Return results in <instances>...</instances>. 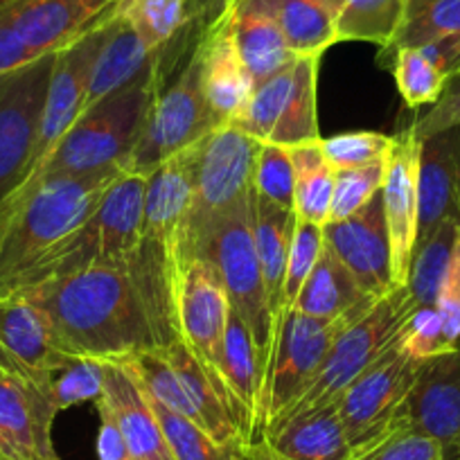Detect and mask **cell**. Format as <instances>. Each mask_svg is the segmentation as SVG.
I'll use <instances>...</instances> for the list:
<instances>
[{"instance_id": "cell-1", "label": "cell", "mask_w": 460, "mask_h": 460, "mask_svg": "<svg viewBox=\"0 0 460 460\" xmlns=\"http://www.w3.org/2000/svg\"><path fill=\"white\" fill-rule=\"evenodd\" d=\"M179 262L143 240L113 262L19 291L50 316L66 355L125 361L181 339Z\"/></svg>"}, {"instance_id": "cell-2", "label": "cell", "mask_w": 460, "mask_h": 460, "mask_svg": "<svg viewBox=\"0 0 460 460\" xmlns=\"http://www.w3.org/2000/svg\"><path fill=\"white\" fill-rule=\"evenodd\" d=\"M122 165L84 176H34L0 201V298L25 289L41 260L93 212Z\"/></svg>"}, {"instance_id": "cell-3", "label": "cell", "mask_w": 460, "mask_h": 460, "mask_svg": "<svg viewBox=\"0 0 460 460\" xmlns=\"http://www.w3.org/2000/svg\"><path fill=\"white\" fill-rule=\"evenodd\" d=\"M194 258L206 260L219 271L230 307L240 314L253 334L264 366L273 321L255 249L251 197L185 233L179 246V269Z\"/></svg>"}, {"instance_id": "cell-4", "label": "cell", "mask_w": 460, "mask_h": 460, "mask_svg": "<svg viewBox=\"0 0 460 460\" xmlns=\"http://www.w3.org/2000/svg\"><path fill=\"white\" fill-rule=\"evenodd\" d=\"M156 91V64L149 73L82 111L55 152L34 176H84L122 165L136 145Z\"/></svg>"}, {"instance_id": "cell-5", "label": "cell", "mask_w": 460, "mask_h": 460, "mask_svg": "<svg viewBox=\"0 0 460 460\" xmlns=\"http://www.w3.org/2000/svg\"><path fill=\"white\" fill-rule=\"evenodd\" d=\"M201 37L183 55L179 73L170 75L156 64V91L152 104L140 127L138 140L122 163L129 174H149L163 161L188 149L219 127L203 97Z\"/></svg>"}, {"instance_id": "cell-6", "label": "cell", "mask_w": 460, "mask_h": 460, "mask_svg": "<svg viewBox=\"0 0 460 460\" xmlns=\"http://www.w3.org/2000/svg\"><path fill=\"white\" fill-rule=\"evenodd\" d=\"M415 307L418 305H415L409 287H395L386 296H382L366 316H361L348 330L341 332V336L327 352L323 366L318 368L316 377L296 397L294 404L287 406L269 424V429L285 422V420L296 418V415L339 404L345 388L402 339L406 321L415 312Z\"/></svg>"}, {"instance_id": "cell-7", "label": "cell", "mask_w": 460, "mask_h": 460, "mask_svg": "<svg viewBox=\"0 0 460 460\" xmlns=\"http://www.w3.org/2000/svg\"><path fill=\"white\" fill-rule=\"evenodd\" d=\"M143 203L145 176L125 172L91 215L41 260L25 289L125 258L143 240Z\"/></svg>"}, {"instance_id": "cell-8", "label": "cell", "mask_w": 460, "mask_h": 460, "mask_svg": "<svg viewBox=\"0 0 460 460\" xmlns=\"http://www.w3.org/2000/svg\"><path fill=\"white\" fill-rule=\"evenodd\" d=\"M359 318L361 316H348L339 321H321L294 307H285L273 318L271 343H269L262 379H260V440L269 424L287 406L294 404L296 397L316 377L318 368L341 332L348 330Z\"/></svg>"}, {"instance_id": "cell-9", "label": "cell", "mask_w": 460, "mask_h": 460, "mask_svg": "<svg viewBox=\"0 0 460 460\" xmlns=\"http://www.w3.org/2000/svg\"><path fill=\"white\" fill-rule=\"evenodd\" d=\"M115 364L127 366L149 397L188 418L221 447L242 442L224 397L183 339Z\"/></svg>"}, {"instance_id": "cell-10", "label": "cell", "mask_w": 460, "mask_h": 460, "mask_svg": "<svg viewBox=\"0 0 460 460\" xmlns=\"http://www.w3.org/2000/svg\"><path fill=\"white\" fill-rule=\"evenodd\" d=\"M321 57H296L287 68L255 86L246 109L230 125L262 145L300 147L321 143L316 84Z\"/></svg>"}, {"instance_id": "cell-11", "label": "cell", "mask_w": 460, "mask_h": 460, "mask_svg": "<svg viewBox=\"0 0 460 460\" xmlns=\"http://www.w3.org/2000/svg\"><path fill=\"white\" fill-rule=\"evenodd\" d=\"M190 149L194 194L183 235L194 226L235 208L251 197L262 143L240 127L226 122L197 140Z\"/></svg>"}, {"instance_id": "cell-12", "label": "cell", "mask_w": 460, "mask_h": 460, "mask_svg": "<svg viewBox=\"0 0 460 460\" xmlns=\"http://www.w3.org/2000/svg\"><path fill=\"white\" fill-rule=\"evenodd\" d=\"M55 57L0 75V201L30 174Z\"/></svg>"}, {"instance_id": "cell-13", "label": "cell", "mask_w": 460, "mask_h": 460, "mask_svg": "<svg viewBox=\"0 0 460 460\" xmlns=\"http://www.w3.org/2000/svg\"><path fill=\"white\" fill-rule=\"evenodd\" d=\"M230 300L219 271L201 258L181 264L179 273V330L181 339L194 352L224 397L233 422L237 413L224 379V336L228 325ZM240 431V427H237ZM244 442V440H242Z\"/></svg>"}, {"instance_id": "cell-14", "label": "cell", "mask_w": 460, "mask_h": 460, "mask_svg": "<svg viewBox=\"0 0 460 460\" xmlns=\"http://www.w3.org/2000/svg\"><path fill=\"white\" fill-rule=\"evenodd\" d=\"M420 366L402 348V339L370 364L339 400V415L352 451L370 445L393 427Z\"/></svg>"}, {"instance_id": "cell-15", "label": "cell", "mask_w": 460, "mask_h": 460, "mask_svg": "<svg viewBox=\"0 0 460 460\" xmlns=\"http://www.w3.org/2000/svg\"><path fill=\"white\" fill-rule=\"evenodd\" d=\"M50 384L0 355V460H59L52 445Z\"/></svg>"}, {"instance_id": "cell-16", "label": "cell", "mask_w": 460, "mask_h": 460, "mask_svg": "<svg viewBox=\"0 0 460 460\" xmlns=\"http://www.w3.org/2000/svg\"><path fill=\"white\" fill-rule=\"evenodd\" d=\"M109 19L102 21L100 25H95L91 32L70 43L68 48L57 52L55 68H52L50 84H48L46 104H43L41 125H39L37 145H34L32 167H30L28 176L41 170L43 163L50 158L59 140L66 136V131L73 127V122L82 113L84 93H86L88 77H91L93 61H95L97 52L104 43Z\"/></svg>"}, {"instance_id": "cell-17", "label": "cell", "mask_w": 460, "mask_h": 460, "mask_svg": "<svg viewBox=\"0 0 460 460\" xmlns=\"http://www.w3.org/2000/svg\"><path fill=\"white\" fill-rule=\"evenodd\" d=\"M323 237L366 294L382 298L395 289L382 190L352 217L323 226Z\"/></svg>"}, {"instance_id": "cell-18", "label": "cell", "mask_w": 460, "mask_h": 460, "mask_svg": "<svg viewBox=\"0 0 460 460\" xmlns=\"http://www.w3.org/2000/svg\"><path fill=\"white\" fill-rule=\"evenodd\" d=\"M418 163L420 140L406 127L395 136L382 185L384 217L391 244V276L395 287H406L418 244Z\"/></svg>"}, {"instance_id": "cell-19", "label": "cell", "mask_w": 460, "mask_h": 460, "mask_svg": "<svg viewBox=\"0 0 460 460\" xmlns=\"http://www.w3.org/2000/svg\"><path fill=\"white\" fill-rule=\"evenodd\" d=\"M397 418L445 449L447 460L460 449V348L424 361Z\"/></svg>"}, {"instance_id": "cell-20", "label": "cell", "mask_w": 460, "mask_h": 460, "mask_svg": "<svg viewBox=\"0 0 460 460\" xmlns=\"http://www.w3.org/2000/svg\"><path fill=\"white\" fill-rule=\"evenodd\" d=\"M25 46L37 57L55 55L113 14V0H0Z\"/></svg>"}, {"instance_id": "cell-21", "label": "cell", "mask_w": 460, "mask_h": 460, "mask_svg": "<svg viewBox=\"0 0 460 460\" xmlns=\"http://www.w3.org/2000/svg\"><path fill=\"white\" fill-rule=\"evenodd\" d=\"M0 355L48 384L75 361L59 345L50 316L23 294L0 298Z\"/></svg>"}, {"instance_id": "cell-22", "label": "cell", "mask_w": 460, "mask_h": 460, "mask_svg": "<svg viewBox=\"0 0 460 460\" xmlns=\"http://www.w3.org/2000/svg\"><path fill=\"white\" fill-rule=\"evenodd\" d=\"M201 86L217 125L233 122L249 104L255 91L249 70L242 64L226 7L208 23L201 37Z\"/></svg>"}, {"instance_id": "cell-23", "label": "cell", "mask_w": 460, "mask_h": 460, "mask_svg": "<svg viewBox=\"0 0 460 460\" xmlns=\"http://www.w3.org/2000/svg\"><path fill=\"white\" fill-rule=\"evenodd\" d=\"M192 147V145H190ZM174 154L172 158L145 174L143 237L165 246L179 262V244L185 221L192 208V149Z\"/></svg>"}, {"instance_id": "cell-24", "label": "cell", "mask_w": 460, "mask_h": 460, "mask_svg": "<svg viewBox=\"0 0 460 460\" xmlns=\"http://www.w3.org/2000/svg\"><path fill=\"white\" fill-rule=\"evenodd\" d=\"M449 217L460 219V127L420 140L418 242Z\"/></svg>"}, {"instance_id": "cell-25", "label": "cell", "mask_w": 460, "mask_h": 460, "mask_svg": "<svg viewBox=\"0 0 460 460\" xmlns=\"http://www.w3.org/2000/svg\"><path fill=\"white\" fill-rule=\"evenodd\" d=\"M120 427L131 458L136 460H174L167 447L156 413L131 370L115 361H104V382L95 400Z\"/></svg>"}, {"instance_id": "cell-26", "label": "cell", "mask_w": 460, "mask_h": 460, "mask_svg": "<svg viewBox=\"0 0 460 460\" xmlns=\"http://www.w3.org/2000/svg\"><path fill=\"white\" fill-rule=\"evenodd\" d=\"M156 59L158 52L147 48V43L125 21L118 19V16H111L104 43H102L100 52L93 61L82 111L100 104L102 100L122 91L138 77H143L145 73L154 68Z\"/></svg>"}, {"instance_id": "cell-27", "label": "cell", "mask_w": 460, "mask_h": 460, "mask_svg": "<svg viewBox=\"0 0 460 460\" xmlns=\"http://www.w3.org/2000/svg\"><path fill=\"white\" fill-rule=\"evenodd\" d=\"M377 300L357 285L352 273L325 246L291 307L321 321H339L348 316H364Z\"/></svg>"}, {"instance_id": "cell-28", "label": "cell", "mask_w": 460, "mask_h": 460, "mask_svg": "<svg viewBox=\"0 0 460 460\" xmlns=\"http://www.w3.org/2000/svg\"><path fill=\"white\" fill-rule=\"evenodd\" d=\"M224 5L226 0H113V16L125 21L147 48L161 52Z\"/></svg>"}, {"instance_id": "cell-29", "label": "cell", "mask_w": 460, "mask_h": 460, "mask_svg": "<svg viewBox=\"0 0 460 460\" xmlns=\"http://www.w3.org/2000/svg\"><path fill=\"white\" fill-rule=\"evenodd\" d=\"M262 440L294 460H348L352 456L339 404L285 420L269 429Z\"/></svg>"}, {"instance_id": "cell-30", "label": "cell", "mask_w": 460, "mask_h": 460, "mask_svg": "<svg viewBox=\"0 0 460 460\" xmlns=\"http://www.w3.org/2000/svg\"><path fill=\"white\" fill-rule=\"evenodd\" d=\"M226 16L242 64L246 66L255 86L280 73L298 57L291 52L278 25L264 12L237 0L226 5Z\"/></svg>"}, {"instance_id": "cell-31", "label": "cell", "mask_w": 460, "mask_h": 460, "mask_svg": "<svg viewBox=\"0 0 460 460\" xmlns=\"http://www.w3.org/2000/svg\"><path fill=\"white\" fill-rule=\"evenodd\" d=\"M251 212H253L255 249H258L264 291H267V303L273 321L285 307L282 305V287H285L287 258H289L291 237H294L296 212L267 201L255 190L251 194Z\"/></svg>"}, {"instance_id": "cell-32", "label": "cell", "mask_w": 460, "mask_h": 460, "mask_svg": "<svg viewBox=\"0 0 460 460\" xmlns=\"http://www.w3.org/2000/svg\"><path fill=\"white\" fill-rule=\"evenodd\" d=\"M242 3L264 12L278 25L294 55L323 57L327 48L339 43L330 0H242Z\"/></svg>"}, {"instance_id": "cell-33", "label": "cell", "mask_w": 460, "mask_h": 460, "mask_svg": "<svg viewBox=\"0 0 460 460\" xmlns=\"http://www.w3.org/2000/svg\"><path fill=\"white\" fill-rule=\"evenodd\" d=\"M336 39L388 48L400 30L404 0H330Z\"/></svg>"}, {"instance_id": "cell-34", "label": "cell", "mask_w": 460, "mask_h": 460, "mask_svg": "<svg viewBox=\"0 0 460 460\" xmlns=\"http://www.w3.org/2000/svg\"><path fill=\"white\" fill-rule=\"evenodd\" d=\"M294 163L296 188L294 212L298 219L309 224L325 226L330 221L332 197H334L336 172L323 156L321 143L300 145L289 149Z\"/></svg>"}, {"instance_id": "cell-35", "label": "cell", "mask_w": 460, "mask_h": 460, "mask_svg": "<svg viewBox=\"0 0 460 460\" xmlns=\"http://www.w3.org/2000/svg\"><path fill=\"white\" fill-rule=\"evenodd\" d=\"M460 240V219L440 221L427 240L418 242L411 260V271L406 287L418 307H436L445 273L449 269L451 255Z\"/></svg>"}, {"instance_id": "cell-36", "label": "cell", "mask_w": 460, "mask_h": 460, "mask_svg": "<svg viewBox=\"0 0 460 460\" xmlns=\"http://www.w3.org/2000/svg\"><path fill=\"white\" fill-rule=\"evenodd\" d=\"M445 37H460V0H404L400 30L379 61L397 48H422Z\"/></svg>"}, {"instance_id": "cell-37", "label": "cell", "mask_w": 460, "mask_h": 460, "mask_svg": "<svg viewBox=\"0 0 460 460\" xmlns=\"http://www.w3.org/2000/svg\"><path fill=\"white\" fill-rule=\"evenodd\" d=\"M379 64L393 70L397 91H400L402 100L406 102L409 109L436 104L445 91L447 82H449V75L436 68L420 48H397L393 55H388Z\"/></svg>"}, {"instance_id": "cell-38", "label": "cell", "mask_w": 460, "mask_h": 460, "mask_svg": "<svg viewBox=\"0 0 460 460\" xmlns=\"http://www.w3.org/2000/svg\"><path fill=\"white\" fill-rule=\"evenodd\" d=\"M143 388V386H140ZM147 395V393H145ZM149 404H152L154 413H156L158 424L163 429V436H165L167 447L172 451V458L174 460H230V447H221L219 442L212 440L203 429H199L197 424L190 422L183 415L174 413L167 406H163L161 402H156L154 397H149Z\"/></svg>"}, {"instance_id": "cell-39", "label": "cell", "mask_w": 460, "mask_h": 460, "mask_svg": "<svg viewBox=\"0 0 460 460\" xmlns=\"http://www.w3.org/2000/svg\"><path fill=\"white\" fill-rule=\"evenodd\" d=\"M348 460H447V454L440 442L395 418L382 438L352 451Z\"/></svg>"}, {"instance_id": "cell-40", "label": "cell", "mask_w": 460, "mask_h": 460, "mask_svg": "<svg viewBox=\"0 0 460 460\" xmlns=\"http://www.w3.org/2000/svg\"><path fill=\"white\" fill-rule=\"evenodd\" d=\"M393 145L395 136L379 134V131H348L325 140L321 138L323 156L334 172L386 161Z\"/></svg>"}, {"instance_id": "cell-41", "label": "cell", "mask_w": 460, "mask_h": 460, "mask_svg": "<svg viewBox=\"0 0 460 460\" xmlns=\"http://www.w3.org/2000/svg\"><path fill=\"white\" fill-rule=\"evenodd\" d=\"M384 176H386V161L336 172L330 221L348 219L359 212L382 190Z\"/></svg>"}, {"instance_id": "cell-42", "label": "cell", "mask_w": 460, "mask_h": 460, "mask_svg": "<svg viewBox=\"0 0 460 460\" xmlns=\"http://www.w3.org/2000/svg\"><path fill=\"white\" fill-rule=\"evenodd\" d=\"M323 249H325L323 226L309 224V221H303L296 217L294 237H291L289 258H287L285 287H282V305H285V307H291V305H294L296 296L300 294L303 285L307 282L309 273L316 267Z\"/></svg>"}, {"instance_id": "cell-43", "label": "cell", "mask_w": 460, "mask_h": 460, "mask_svg": "<svg viewBox=\"0 0 460 460\" xmlns=\"http://www.w3.org/2000/svg\"><path fill=\"white\" fill-rule=\"evenodd\" d=\"M104 382V361L77 357L52 377L50 395L57 411H66L82 402H95Z\"/></svg>"}, {"instance_id": "cell-44", "label": "cell", "mask_w": 460, "mask_h": 460, "mask_svg": "<svg viewBox=\"0 0 460 460\" xmlns=\"http://www.w3.org/2000/svg\"><path fill=\"white\" fill-rule=\"evenodd\" d=\"M294 188L296 174L289 149L278 147V145H262L258 167H255V192L276 206L294 210Z\"/></svg>"}, {"instance_id": "cell-45", "label": "cell", "mask_w": 460, "mask_h": 460, "mask_svg": "<svg viewBox=\"0 0 460 460\" xmlns=\"http://www.w3.org/2000/svg\"><path fill=\"white\" fill-rule=\"evenodd\" d=\"M402 348L418 364L451 352L436 307H415V312L406 321L404 332H402Z\"/></svg>"}, {"instance_id": "cell-46", "label": "cell", "mask_w": 460, "mask_h": 460, "mask_svg": "<svg viewBox=\"0 0 460 460\" xmlns=\"http://www.w3.org/2000/svg\"><path fill=\"white\" fill-rule=\"evenodd\" d=\"M454 127H460V70L451 75L440 100L431 104V109L420 115L418 120L411 122L409 129L415 138L422 140L427 136L454 129Z\"/></svg>"}, {"instance_id": "cell-47", "label": "cell", "mask_w": 460, "mask_h": 460, "mask_svg": "<svg viewBox=\"0 0 460 460\" xmlns=\"http://www.w3.org/2000/svg\"><path fill=\"white\" fill-rule=\"evenodd\" d=\"M436 309L440 314L447 345L451 350H456L460 343V240L456 244L454 255H451L440 291H438Z\"/></svg>"}, {"instance_id": "cell-48", "label": "cell", "mask_w": 460, "mask_h": 460, "mask_svg": "<svg viewBox=\"0 0 460 460\" xmlns=\"http://www.w3.org/2000/svg\"><path fill=\"white\" fill-rule=\"evenodd\" d=\"M34 59H39V57L25 46L23 39L16 34L5 14L0 12V75L23 68Z\"/></svg>"}, {"instance_id": "cell-49", "label": "cell", "mask_w": 460, "mask_h": 460, "mask_svg": "<svg viewBox=\"0 0 460 460\" xmlns=\"http://www.w3.org/2000/svg\"><path fill=\"white\" fill-rule=\"evenodd\" d=\"M97 411H100V433H97V456H100V460H129V445H127L120 427L115 424V420L104 409Z\"/></svg>"}, {"instance_id": "cell-50", "label": "cell", "mask_w": 460, "mask_h": 460, "mask_svg": "<svg viewBox=\"0 0 460 460\" xmlns=\"http://www.w3.org/2000/svg\"><path fill=\"white\" fill-rule=\"evenodd\" d=\"M230 460H294L289 456L280 454L273 449L267 440H253V442H237L230 447Z\"/></svg>"}, {"instance_id": "cell-51", "label": "cell", "mask_w": 460, "mask_h": 460, "mask_svg": "<svg viewBox=\"0 0 460 460\" xmlns=\"http://www.w3.org/2000/svg\"><path fill=\"white\" fill-rule=\"evenodd\" d=\"M451 460H460V449L456 451V456H454V458H451Z\"/></svg>"}, {"instance_id": "cell-52", "label": "cell", "mask_w": 460, "mask_h": 460, "mask_svg": "<svg viewBox=\"0 0 460 460\" xmlns=\"http://www.w3.org/2000/svg\"><path fill=\"white\" fill-rule=\"evenodd\" d=\"M230 3H233V0H226V5H230Z\"/></svg>"}, {"instance_id": "cell-53", "label": "cell", "mask_w": 460, "mask_h": 460, "mask_svg": "<svg viewBox=\"0 0 460 460\" xmlns=\"http://www.w3.org/2000/svg\"><path fill=\"white\" fill-rule=\"evenodd\" d=\"M129 460H136V458H129Z\"/></svg>"}]
</instances>
